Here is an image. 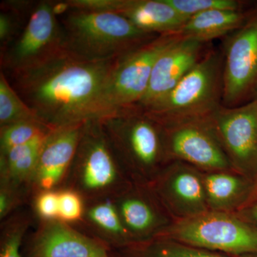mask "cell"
Wrapping results in <instances>:
<instances>
[{"mask_svg":"<svg viewBox=\"0 0 257 257\" xmlns=\"http://www.w3.org/2000/svg\"><path fill=\"white\" fill-rule=\"evenodd\" d=\"M114 61L84 62L64 51L36 67L10 74L9 81L48 127L84 124L99 119L101 92Z\"/></svg>","mask_w":257,"mask_h":257,"instance_id":"obj_1","label":"cell"},{"mask_svg":"<svg viewBox=\"0 0 257 257\" xmlns=\"http://www.w3.org/2000/svg\"><path fill=\"white\" fill-rule=\"evenodd\" d=\"M97 120L130 180L150 185L169 163L162 125L138 106Z\"/></svg>","mask_w":257,"mask_h":257,"instance_id":"obj_2","label":"cell"},{"mask_svg":"<svg viewBox=\"0 0 257 257\" xmlns=\"http://www.w3.org/2000/svg\"><path fill=\"white\" fill-rule=\"evenodd\" d=\"M64 51L84 62L99 63L122 57L160 36L137 28L119 13L72 9L59 19Z\"/></svg>","mask_w":257,"mask_h":257,"instance_id":"obj_3","label":"cell"},{"mask_svg":"<svg viewBox=\"0 0 257 257\" xmlns=\"http://www.w3.org/2000/svg\"><path fill=\"white\" fill-rule=\"evenodd\" d=\"M223 93L224 55L210 47L170 93L143 109L161 125L206 119L222 105Z\"/></svg>","mask_w":257,"mask_h":257,"instance_id":"obj_4","label":"cell"},{"mask_svg":"<svg viewBox=\"0 0 257 257\" xmlns=\"http://www.w3.org/2000/svg\"><path fill=\"white\" fill-rule=\"evenodd\" d=\"M133 183L116 158L99 120L86 122L62 188L73 189L87 202L113 199Z\"/></svg>","mask_w":257,"mask_h":257,"instance_id":"obj_5","label":"cell"},{"mask_svg":"<svg viewBox=\"0 0 257 257\" xmlns=\"http://www.w3.org/2000/svg\"><path fill=\"white\" fill-rule=\"evenodd\" d=\"M158 238L229 256L257 254V229L231 213L208 210L175 221Z\"/></svg>","mask_w":257,"mask_h":257,"instance_id":"obj_6","label":"cell"},{"mask_svg":"<svg viewBox=\"0 0 257 257\" xmlns=\"http://www.w3.org/2000/svg\"><path fill=\"white\" fill-rule=\"evenodd\" d=\"M179 37V34L160 35L114 61L101 92L98 119L138 105L148 89L157 59Z\"/></svg>","mask_w":257,"mask_h":257,"instance_id":"obj_7","label":"cell"},{"mask_svg":"<svg viewBox=\"0 0 257 257\" xmlns=\"http://www.w3.org/2000/svg\"><path fill=\"white\" fill-rule=\"evenodd\" d=\"M63 32L52 2L32 8L19 36L1 52V67L10 74L36 67L64 52Z\"/></svg>","mask_w":257,"mask_h":257,"instance_id":"obj_8","label":"cell"},{"mask_svg":"<svg viewBox=\"0 0 257 257\" xmlns=\"http://www.w3.org/2000/svg\"><path fill=\"white\" fill-rule=\"evenodd\" d=\"M224 93L222 105L236 107L257 95V12L241 28L223 38Z\"/></svg>","mask_w":257,"mask_h":257,"instance_id":"obj_9","label":"cell"},{"mask_svg":"<svg viewBox=\"0 0 257 257\" xmlns=\"http://www.w3.org/2000/svg\"><path fill=\"white\" fill-rule=\"evenodd\" d=\"M233 169L257 177V100L236 107L221 105L208 118Z\"/></svg>","mask_w":257,"mask_h":257,"instance_id":"obj_10","label":"cell"},{"mask_svg":"<svg viewBox=\"0 0 257 257\" xmlns=\"http://www.w3.org/2000/svg\"><path fill=\"white\" fill-rule=\"evenodd\" d=\"M208 118L162 125L169 162L179 161L202 172L234 170Z\"/></svg>","mask_w":257,"mask_h":257,"instance_id":"obj_11","label":"cell"},{"mask_svg":"<svg viewBox=\"0 0 257 257\" xmlns=\"http://www.w3.org/2000/svg\"><path fill=\"white\" fill-rule=\"evenodd\" d=\"M149 186L175 221L209 210L202 172L188 164L169 162Z\"/></svg>","mask_w":257,"mask_h":257,"instance_id":"obj_12","label":"cell"},{"mask_svg":"<svg viewBox=\"0 0 257 257\" xmlns=\"http://www.w3.org/2000/svg\"><path fill=\"white\" fill-rule=\"evenodd\" d=\"M112 199L133 245L160 237L175 223L149 185L133 183Z\"/></svg>","mask_w":257,"mask_h":257,"instance_id":"obj_13","label":"cell"},{"mask_svg":"<svg viewBox=\"0 0 257 257\" xmlns=\"http://www.w3.org/2000/svg\"><path fill=\"white\" fill-rule=\"evenodd\" d=\"M24 257H116L105 243L60 220L40 221L24 242Z\"/></svg>","mask_w":257,"mask_h":257,"instance_id":"obj_14","label":"cell"},{"mask_svg":"<svg viewBox=\"0 0 257 257\" xmlns=\"http://www.w3.org/2000/svg\"><path fill=\"white\" fill-rule=\"evenodd\" d=\"M84 124L55 128L49 134L30 181V195L64 187Z\"/></svg>","mask_w":257,"mask_h":257,"instance_id":"obj_15","label":"cell"},{"mask_svg":"<svg viewBox=\"0 0 257 257\" xmlns=\"http://www.w3.org/2000/svg\"><path fill=\"white\" fill-rule=\"evenodd\" d=\"M209 47V44L179 37L157 59L148 89L137 106L147 109L167 95L202 60Z\"/></svg>","mask_w":257,"mask_h":257,"instance_id":"obj_16","label":"cell"},{"mask_svg":"<svg viewBox=\"0 0 257 257\" xmlns=\"http://www.w3.org/2000/svg\"><path fill=\"white\" fill-rule=\"evenodd\" d=\"M209 210L235 213L248 204L253 180L236 171L202 172Z\"/></svg>","mask_w":257,"mask_h":257,"instance_id":"obj_17","label":"cell"},{"mask_svg":"<svg viewBox=\"0 0 257 257\" xmlns=\"http://www.w3.org/2000/svg\"><path fill=\"white\" fill-rule=\"evenodd\" d=\"M116 13L142 31L158 35L179 34L189 19L165 0H121Z\"/></svg>","mask_w":257,"mask_h":257,"instance_id":"obj_18","label":"cell"},{"mask_svg":"<svg viewBox=\"0 0 257 257\" xmlns=\"http://www.w3.org/2000/svg\"><path fill=\"white\" fill-rule=\"evenodd\" d=\"M81 224L90 231V236L105 243L113 251L133 246L112 199L85 202Z\"/></svg>","mask_w":257,"mask_h":257,"instance_id":"obj_19","label":"cell"},{"mask_svg":"<svg viewBox=\"0 0 257 257\" xmlns=\"http://www.w3.org/2000/svg\"><path fill=\"white\" fill-rule=\"evenodd\" d=\"M252 13L243 10H209L189 18L179 34L185 38L209 44L241 28Z\"/></svg>","mask_w":257,"mask_h":257,"instance_id":"obj_20","label":"cell"},{"mask_svg":"<svg viewBox=\"0 0 257 257\" xmlns=\"http://www.w3.org/2000/svg\"><path fill=\"white\" fill-rule=\"evenodd\" d=\"M50 133L15 147L6 153L0 154V181L25 189L30 195L29 188L30 181L36 167L40 150Z\"/></svg>","mask_w":257,"mask_h":257,"instance_id":"obj_21","label":"cell"},{"mask_svg":"<svg viewBox=\"0 0 257 257\" xmlns=\"http://www.w3.org/2000/svg\"><path fill=\"white\" fill-rule=\"evenodd\" d=\"M114 251L116 257H230L165 238H157Z\"/></svg>","mask_w":257,"mask_h":257,"instance_id":"obj_22","label":"cell"},{"mask_svg":"<svg viewBox=\"0 0 257 257\" xmlns=\"http://www.w3.org/2000/svg\"><path fill=\"white\" fill-rule=\"evenodd\" d=\"M37 119L15 90L4 72H0V127Z\"/></svg>","mask_w":257,"mask_h":257,"instance_id":"obj_23","label":"cell"},{"mask_svg":"<svg viewBox=\"0 0 257 257\" xmlns=\"http://www.w3.org/2000/svg\"><path fill=\"white\" fill-rule=\"evenodd\" d=\"M30 224V216L24 212L5 219L1 227L0 257H24L23 245Z\"/></svg>","mask_w":257,"mask_h":257,"instance_id":"obj_24","label":"cell"},{"mask_svg":"<svg viewBox=\"0 0 257 257\" xmlns=\"http://www.w3.org/2000/svg\"><path fill=\"white\" fill-rule=\"evenodd\" d=\"M52 130L37 119L0 127V154L6 153L11 149L28 143Z\"/></svg>","mask_w":257,"mask_h":257,"instance_id":"obj_25","label":"cell"},{"mask_svg":"<svg viewBox=\"0 0 257 257\" xmlns=\"http://www.w3.org/2000/svg\"><path fill=\"white\" fill-rule=\"evenodd\" d=\"M186 18L213 10H243L244 3L237 0H165Z\"/></svg>","mask_w":257,"mask_h":257,"instance_id":"obj_26","label":"cell"},{"mask_svg":"<svg viewBox=\"0 0 257 257\" xmlns=\"http://www.w3.org/2000/svg\"><path fill=\"white\" fill-rule=\"evenodd\" d=\"M26 2L25 3H8L2 4L0 13V42L1 50L9 46L15 39L20 28V22L24 10H27Z\"/></svg>","mask_w":257,"mask_h":257,"instance_id":"obj_27","label":"cell"},{"mask_svg":"<svg viewBox=\"0 0 257 257\" xmlns=\"http://www.w3.org/2000/svg\"><path fill=\"white\" fill-rule=\"evenodd\" d=\"M85 209V200L73 189H59L58 220L67 224H77L82 221Z\"/></svg>","mask_w":257,"mask_h":257,"instance_id":"obj_28","label":"cell"},{"mask_svg":"<svg viewBox=\"0 0 257 257\" xmlns=\"http://www.w3.org/2000/svg\"><path fill=\"white\" fill-rule=\"evenodd\" d=\"M30 196L25 189L0 181V219L4 221Z\"/></svg>","mask_w":257,"mask_h":257,"instance_id":"obj_29","label":"cell"},{"mask_svg":"<svg viewBox=\"0 0 257 257\" xmlns=\"http://www.w3.org/2000/svg\"><path fill=\"white\" fill-rule=\"evenodd\" d=\"M34 210L40 221L58 220V190L42 191L34 195Z\"/></svg>","mask_w":257,"mask_h":257,"instance_id":"obj_30","label":"cell"},{"mask_svg":"<svg viewBox=\"0 0 257 257\" xmlns=\"http://www.w3.org/2000/svg\"><path fill=\"white\" fill-rule=\"evenodd\" d=\"M235 214L257 229V200L249 203Z\"/></svg>","mask_w":257,"mask_h":257,"instance_id":"obj_31","label":"cell"},{"mask_svg":"<svg viewBox=\"0 0 257 257\" xmlns=\"http://www.w3.org/2000/svg\"><path fill=\"white\" fill-rule=\"evenodd\" d=\"M52 11L56 17L58 18V16L62 15L64 16V15L69 13L71 10L70 5H69L68 0L67 1H61V2H52Z\"/></svg>","mask_w":257,"mask_h":257,"instance_id":"obj_32","label":"cell"},{"mask_svg":"<svg viewBox=\"0 0 257 257\" xmlns=\"http://www.w3.org/2000/svg\"><path fill=\"white\" fill-rule=\"evenodd\" d=\"M256 200H257V177L254 179V181H253L252 192H251V197H250L247 204ZM247 204H246V205H247Z\"/></svg>","mask_w":257,"mask_h":257,"instance_id":"obj_33","label":"cell"},{"mask_svg":"<svg viewBox=\"0 0 257 257\" xmlns=\"http://www.w3.org/2000/svg\"><path fill=\"white\" fill-rule=\"evenodd\" d=\"M230 257H257V254L243 255V256H230Z\"/></svg>","mask_w":257,"mask_h":257,"instance_id":"obj_34","label":"cell"},{"mask_svg":"<svg viewBox=\"0 0 257 257\" xmlns=\"http://www.w3.org/2000/svg\"><path fill=\"white\" fill-rule=\"evenodd\" d=\"M256 99V100H257V95H256V99Z\"/></svg>","mask_w":257,"mask_h":257,"instance_id":"obj_35","label":"cell"}]
</instances>
